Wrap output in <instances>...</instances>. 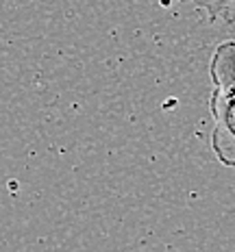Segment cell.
<instances>
[{
	"label": "cell",
	"instance_id": "obj_1",
	"mask_svg": "<svg viewBox=\"0 0 235 252\" xmlns=\"http://www.w3.org/2000/svg\"><path fill=\"white\" fill-rule=\"evenodd\" d=\"M211 98L209 113L213 120L211 150L227 167H235V41H220L209 59Z\"/></svg>",
	"mask_w": 235,
	"mask_h": 252
},
{
	"label": "cell",
	"instance_id": "obj_2",
	"mask_svg": "<svg viewBox=\"0 0 235 252\" xmlns=\"http://www.w3.org/2000/svg\"><path fill=\"white\" fill-rule=\"evenodd\" d=\"M209 18V22L235 24V0H185Z\"/></svg>",
	"mask_w": 235,
	"mask_h": 252
}]
</instances>
